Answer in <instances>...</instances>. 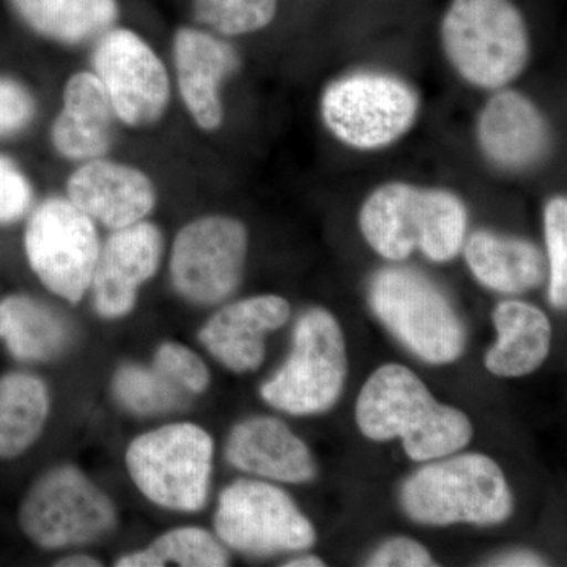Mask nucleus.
<instances>
[{
	"instance_id": "23",
	"label": "nucleus",
	"mask_w": 567,
	"mask_h": 567,
	"mask_svg": "<svg viewBox=\"0 0 567 567\" xmlns=\"http://www.w3.org/2000/svg\"><path fill=\"white\" fill-rule=\"evenodd\" d=\"M498 341L486 354V368L499 377L532 374L550 352L551 324L536 306L503 301L494 311Z\"/></svg>"
},
{
	"instance_id": "26",
	"label": "nucleus",
	"mask_w": 567,
	"mask_h": 567,
	"mask_svg": "<svg viewBox=\"0 0 567 567\" xmlns=\"http://www.w3.org/2000/svg\"><path fill=\"white\" fill-rule=\"evenodd\" d=\"M221 567L229 557L221 544L205 529L186 527L164 533L144 550L125 555L115 561L117 567Z\"/></svg>"
},
{
	"instance_id": "33",
	"label": "nucleus",
	"mask_w": 567,
	"mask_h": 567,
	"mask_svg": "<svg viewBox=\"0 0 567 567\" xmlns=\"http://www.w3.org/2000/svg\"><path fill=\"white\" fill-rule=\"evenodd\" d=\"M434 565V559L429 555V551L409 537H394V539L388 540L368 561V566L374 567H425Z\"/></svg>"
},
{
	"instance_id": "1",
	"label": "nucleus",
	"mask_w": 567,
	"mask_h": 567,
	"mask_svg": "<svg viewBox=\"0 0 567 567\" xmlns=\"http://www.w3.org/2000/svg\"><path fill=\"white\" fill-rule=\"evenodd\" d=\"M357 423L372 440L401 436L413 461H431L456 453L472 440L468 417L436 402L410 369L401 364L380 368L358 395Z\"/></svg>"
},
{
	"instance_id": "15",
	"label": "nucleus",
	"mask_w": 567,
	"mask_h": 567,
	"mask_svg": "<svg viewBox=\"0 0 567 567\" xmlns=\"http://www.w3.org/2000/svg\"><path fill=\"white\" fill-rule=\"evenodd\" d=\"M476 140L492 166L503 173L522 174L546 159L550 125L527 95L498 89L477 115Z\"/></svg>"
},
{
	"instance_id": "20",
	"label": "nucleus",
	"mask_w": 567,
	"mask_h": 567,
	"mask_svg": "<svg viewBox=\"0 0 567 567\" xmlns=\"http://www.w3.org/2000/svg\"><path fill=\"white\" fill-rule=\"evenodd\" d=\"M226 456L238 470L281 483H308L316 476L308 446L276 417H251L238 424Z\"/></svg>"
},
{
	"instance_id": "29",
	"label": "nucleus",
	"mask_w": 567,
	"mask_h": 567,
	"mask_svg": "<svg viewBox=\"0 0 567 567\" xmlns=\"http://www.w3.org/2000/svg\"><path fill=\"white\" fill-rule=\"evenodd\" d=\"M544 233L548 254V298L555 308L567 303V200L555 196L544 208Z\"/></svg>"
},
{
	"instance_id": "8",
	"label": "nucleus",
	"mask_w": 567,
	"mask_h": 567,
	"mask_svg": "<svg viewBox=\"0 0 567 567\" xmlns=\"http://www.w3.org/2000/svg\"><path fill=\"white\" fill-rule=\"evenodd\" d=\"M22 533L52 550L85 546L110 536L117 509L110 496L74 466H55L35 481L20 507Z\"/></svg>"
},
{
	"instance_id": "25",
	"label": "nucleus",
	"mask_w": 567,
	"mask_h": 567,
	"mask_svg": "<svg viewBox=\"0 0 567 567\" xmlns=\"http://www.w3.org/2000/svg\"><path fill=\"white\" fill-rule=\"evenodd\" d=\"M50 415L43 380L22 372L0 377V458L20 457L39 439Z\"/></svg>"
},
{
	"instance_id": "14",
	"label": "nucleus",
	"mask_w": 567,
	"mask_h": 567,
	"mask_svg": "<svg viewBox=\"0 0 567 567\" xmlns=\"http://www.w3.org/2000/svg\"><path fill=\"white\" fill-rule=\"evenodd\" d=\"M175 80L183 106L203 132L221 128L223 89L241 69V58L224 37L207 29L178 28L173 41Z\"/></svg>"
},
{
	"instance_id": "24",
	"label": "nucleus",
	"mask_w": 567,
	"mask_h": 567,
	"mask_svg": "<svg viewBox=\"0 0 567 567\" xmlns=\"http://www.w3.org/2000/svg\"><path fill=\"white\" fill-rule=\"evenodd\" d=\"M69 330L51 308L28 295L0 300V339L20 361L54 360L69 344Z\"/></svg>"
},
{
	"instance_id": "19",
	"label": "nucleus",
	"mask_w": 567,
	"mask_h": 567,
	"mask_svg": "<svg viewBox=\"0 0 567 567\" xmlns=\"http://www.w3.org/2000/svg\"><path fill=\"white\" fill-rule=\"evenodd\" d=\"M289 317L290 305L278 295L246 298L216 312L200 330L199 341L230 371H256L264 363L265 336Z\"/></svg>"
},
{
	"instance_id": "18",
	"label": "nucleus",
	"mask_w": 567,
	"mask_h": 567,
	"mask_svg": "<svg viewBox=\"0 0 567 567\" xmlns=\"http://www.w3.org/2000/svg\"><path fill=\"white\" fill-rule=\"evenodd\" d=\"M117 122L102 81L93 71H76L63 85L62 107L51 125V144L74 163L103 158L114 144Z\"/></svg>"
},
{
	"instance_id": "11",
	"label": "nucleus",
	"mask_w": 567,
	"mask_h": 567,
	"mask_svg": "<svg viewBox=\"0 0 567 567\" xmlns=\"http://www.w3.org/2000/svg\"><path fill=\"white\" fill-rule=\"evenodd\" d=\"M92 71L102 81L117 121L151 128L171 106V76L158 52L140 33L112 28L95 41Z\"/></svg>"
},
{
	"instance_id": "21",
	"label": "nucleus",
	"mask_w": 567,
	"mask_h": 567,
	"mask_svg": "<svg viewBox=\"0 0 567 567\" xmlns=\"http://www.w3.org/2000/svg\"><path fill=\"white\" fill-rule=\"evenodd\" d=\"M462 249L473 276L496 292H527L546 279V259L532 241L477 230Z\"/></svg>"
},
{
	"instance_id": "5",
	"label": "nucleus",
	"mask_w": 567,
	"mask_h": 567,
	"mask_svg": "<svg viewBox=\"0 0 567 567\" xmlns=\"http://www.w3.org/2000/svg\"><path fill=\"white\" fill-rule=\"evenodd\" d=\"M402 506L421 524L494 525L513 514V495L491 457L466 454L425 466L410 477L402 488Z\"/></svg>"
},
{
	"instance_id": "2",
	"label": "nucleus",
	"mask_w": 567,
	"mask_h": 567,
	"mask_svg": "<svg viewBox=\"0 0 567 567\" xmlns=\"http://www.w3.org/2000/svg\"><path fill=\"white\" fill-rule=\"evenodd\" d=\"M468 212L464 200L443 188L388 182L364 200L361 234L388 260H404L415 249L434 262L458 256L465 244Z\"/></svg>"
},
{
	"instance_id": "30",
	"label": "nucleus",
	"mask_w": 567,
	"mask_h": 567,
	"mask_svg": "<svg viewBox=\"0 0 567 567\" xmlns=\"http://www.w3.org/2000/svg\"><path fill=\"white\" fill-rule=\"evenodd\" d=\"M153 365L189 395L203 394L210 385V372L203 358L178 342L159 346Z\"/></svg>"
},
{
	"instance_id": "17",
	"label": "nucleus",
	"mask_w": 567,
	"mask_h": 567,
	"mask_svg": "<svg viewBox=\"0 0 567 567\" xmlns=\"http://www.w3.org/2000/svg\"><path fill=\"white\" fill-rule=\"evenodd\" d=\"M66 199L93 221L117 230L145 221L155 210L158 192L140 167L103 156L81 163L71 173Z\"/></svg>"
},
{
	"instance_id": "7",
	"label": "nucleus",
	"mask_w": 567,
	"mask_h": 567,
	"mask_svg": "<svg viewBox=\"0 0 567 567\" xmlns=\"http://www.w3.org/2000/svg\"><path fill=\"white\" fill-rule=\"evenodd\" d=\"M125 462L133 483L155 505L197 513L207 503L213 440L199 425H163L137 436Z\"/></svg>"
},
{
	"instance_id": "34",
	"label": "nucleus",
	"mask_w": 567,
	"mask_h": 567,
	"mask_svg": "<svg viewBox=\"0 0 567 567\" xmlns=\"http://www.w3.org/2000/svg\"><path fill=\"white\" fill-rule=\"evenodd\" d=\"M492 566H507V567H535L544 566L546 563L543 561L537 555L532 551H516V554L503 555V557L496 558Z\"/></svg>"
},
{
	"instance_id": "4",
	"label": "nucleus",
	"mask_w": 567,
	"mask_h": 567,
	"mask_svg": "<svg viewBox=\"0 0 567 567\" xmlns=\"http://www.w3.org/2000/svg\"><path fill=\"white\" fill-rule=\"evenodd\" d=\"M421 111L420 95L401 76L357 70L323 91L320 115L328 132L347 147L375 152L401 141Z\"/></svg>"
},
{
	"instance_id": "31",
	"label": "nucleus",
	"mask_w": 567,
	"mask_h": 567,
	"mask_svg": "<svg viewBox=\"0 0 567 567\" xmlns=\"http://www.w3.org/2000/svg\"><path fill=\"white\" fill-rule=\"evenodd\" d=\"M37 100L28 85L0 74V140L18 136L32 125Z\"/></svg>"
},
{
	"instance_id": "28",
	"label": "nucleus",
	"mask_w": 567,
	"mask_h": 567,
	"mask_svg": "<svg viewBox=\"0 0 567 567\" xmlns=\"http://www.w3.org/2000/svg\"><path fill=\"white\" fill-rule=\"evenodd\" d=\"M278 0H193V17L216 35H251L275 21Z\"/></svg>"
},
{
	"instance_id": "3",
	"label": "nucleus",
	"mask_w": 567,
	"mask_h": 567,
	"mask_svg": "<svg viewBox=\"0 0 567 567\" xmlns=\"http://www.w3.org/2000/svg\"><path fill=\"white\" fill-rule=\"evenodd\" d=\"M442 47L458 76L484 91L516 81L532 54L527 22L513 0H451Z\"/></svg>"
},
{
	"instance_id": "32",
	"label": "nucleus",
	"mask_w": 567,
	"mask_h": 567,
	"mask_svg": "<svg viewBox=\"0 0 567 567\" xmlns=\"http://www.w3.org/2000/svg\"><path fill=\"white\" fill-rule=\"evenodd\" d=\"M33 188L28 175L9 156L0 155V226L13 224L31 212Z\"/></svg>"
},
{
	"instance_id": "36",
	"label": "nucleus",
	"mask_w": 567,
	"mask_h": 567,
	"mask_svg": "<svg viewBox=\"0 0 567 567\" xmlns=\"http://www.w3.org/2000/svg\"><path fill=\"white\" fill-rule=\"evenodd\" d=\"M322 559L317 557H301L287 563L286 567H323Z\"/></svg>"
},
{
	"instance_id": "13",
	"label": "nucleus",
	"mask_w": 567,
	"mask_h": 567,
	"mask_svg": "<svg viewBox=\"0 0 567 567\" xmlns=\"http://www.w3.org/2000/svg\"><path fill=\"white\" fill-rule=\"evenodd\" d=\"M216 535L241 554L268 557L303 550L316 543L311 522L281 488L240 480L219 496Z\"/></svg>"
},
{
	"instance_id": "9",
	"label": "nucleus",
	"mask_w": 567,
	"mask_h": 567,
	"mask_svg": "<svg viewBox=\"0 0 567 567\" xmlns=\"http://www.w3.org/2000/svg\"><path fill=\"white\" fill-rule=\"evenodd\" d=\"M24 249L51 293L76 305L91 290L102 241L96 223L66 197H48L31 213Z\"/></svg>"
},
{
	"instance_id": "27",
	"label": "nucleus",
	"mask_w": 567,
	"mask_h": 567,
	"mask_svg": "<svg viewBox=\"0 0 567 567\" xmlns=\"http://www.w3.org/2000/svg\"><path fill=\"white\" fill-rule=\"evenodd\" d=\"M115 398L126 410L142 416L177 412L188 404L189 394L152 365L126 364L112 380Z\"/></svg>"
},
{
	"instance_id": "12",
	"label": "nucleus",
	"mask_w": 567,
	"mask_h": 567,
	"mask_svg": "<svg viewBox=\"0 0 567 567\" xmlns=\"http://www.w3.org/2000/svg\"><path fill=\"white\" fill-rule=\"evenodd\" d=\"M248 230L233 216L208 215L183 226L171 251L175 290L196 305L221 303L240 286Z\"/></svg>"
},
{
	"instance_id": "16",
	"label": "nucleus",
	"mask_w": 567,
	"mask_h": 567,
	"mask_svg": "<svg viewBox=\"0 0 567 567\" xmlns=\"http://www.w3.org/2000/svg\"><path fill=\"white\" fill-rule=\"evenodd\" d=\"M163 251L156 224L141 221L112 230L100 249L91 284L96 312L104 319L130 315L141 287L158 271Z\"/></svg>"
},
{
	"instance_id": "10",
	"label": "nucleus",
	"mask_w": 567,
	"mask_h": 567,
	"mask_svg": "<svg viewBox=\"0 0 567 567\" xmlns=\"http://www.w3.org/2000/svg\"><path fill=\"white\" fill-rule=\"evenodd\" d=\"M347 375L346 342L339 323L324 309L306 312L295 328L287 363L260 390L268 404L290 415L331 409Z\"/></svg>"
},
{
	"instance_id": "22",
	"label": "nucleus",
	"mask_w": 567,
	"mask_h": 567,
	"mask_svg": "<svg viewBox=\"0 0 567 567\" xmlns=\"http://www.w3.org/2000/svg\"><path fill=\"white\" fill-rule=\"evenodd\" d=\"M29 31L62 47L95 43L114 28L118 0H9Z\"/></svg>"
},
{
	"instance_id": "6",
	"label": "nucleus",
	"mask_w": 567,
	"mask_h": 567,
	"mask_svg": "<svg viewBox=\"0 0 567 567\" xmlns=\"http://www.w3.org/2000/svg\"><path fill=\"white\" fill-rule=\"evenodd\" d=\"M369 303L388 330L424 361L453 363L464 353V324L446 295L416 270H380L369 286Z\"/></svg>"
},
{
	"instance_id": "35",
	"label": "nucleus",
	"mask_w": 567,
	"mask_h": 567,
	"mask_svg": "<svg viewBox=\"0 0 567 567\" xmlns=\"http://www.w3.org/2000/svg\"><path fill=\"white\" fill-rule=\"evenodd\" d=\"M55 566L59 567H99L103 566V563L100 559L91 557V555H71V557H66L61 559V561L55 563Z\"/></svg>"
}]
</instances>
